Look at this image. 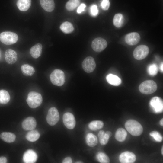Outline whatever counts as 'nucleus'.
Masks as SVG:
<instances>
[{
	"label": "nucleus",
	"mask_w": 163,
	"mask_h": 163,
	"mask_svg": "<svg viewBox=\"0 0 163 163\" xmlns=\"http://www.w3.org/2000/svg\"><path fill=\"white\" fill-rule=\"evenodd\" d=\"M125 126L126 130L133 136H139L142 133L143 129L142 126L136 120H129L126 121Z\"/></svg>",
	"instance_id": "1"
},
{
	"label": "nucleus",
	"mask_w": 163,
	"mask_h": 163,
	"mask_svg": "<svg viewBox=\"0 0 163 163\" xmlns=\"http://www.w3.org/2000/svg\"><path fill=\"white\" fill-rule=\"evenodd\" d=\"M157 86L153 80H147L142 83L139 85L140 92L145 94H149L155 92L157 89Z\"/></svg>",
	"instance_id": "2"
},
{
	"label": "nucleus",
	"mask_w": 163,
	"mask_h": 163,
	"mask_svg": "<svg viewBox=\"0 0 163 163\" xmlns=\"http://www.w3.org/2000/svg\"><path fill=\"white\" fill-rule=\"evenodd\" d=\"M42 100V97L40 93L31 91L28 94L26 101L30 107L34 108L40 105Z\"/></svg>",
	"instance_id": "3"
},
{
	"label": "nucleus",
	"mask_w": 163,
	"mask_h": 163,
	"mask_svg": "<svg viewBox=\"0 0 163 163\" xmlns=\"http://www.w3.org/2000/svg\"><path fill=\"white\" fill-rule=\"evenodd\" d=\"M52 83L54 85L61 86L65 82V75L64 72L59 69L54 70L50 75Z\"/></svg>",
	"instance_id": "4"
},
{
	"label": "nucleus",
	"mask_w": 163,
	"mask_h": 163,
	"mask_svg": "<svg viewBox=\"0 0 163 163\" xmlns=\"http://www.w3.org/2000/svg\"><path fill=\"white\" fill-rule=\"evenodd\" d=\"M18 40V35L15 33L6 31L0 34V40L5 45L14 44Z\"/></svg>",
	"instance_id": "5"
},
{
	"label": "nucleus",
	"mask_w": 163,
	"mask_h": 163,
	"mask_svg": "<svg viewBox=\"0 0 163 163\" xmlns=\"http://www.w3.org/2000/svg\"><path fill=\"white\" fill-rule=\"evenodd\" d=\"M149 52V49L147 46L140 45L137 46L134 50L133 56L136 59L141 60L147 57Z\"/></svg>",
	"instance_id": "6"
},
{
	"label": "nucleus",
	"mask_w": 163,
	"mask_h": 163,
	"mask_svg": "<svg viewBox=\"0 0 163 163\" xmlns=\"http://www.w3.org/2000/svg\"><path fill=\"white\" fill-rule=\"evenodd\" d=\"M59 119V113L57 109L55 107L50 108L46 116V121L48 124L51 126L54 125Z\"/></svg>",
	"instance_id": "7"
},
{
	"label": "nucleus",
	"mask_w": 163,
	"mask_h": 163,
	"mask_svg": "<svg viewBox=\"0 0 163 163\" xmlns=\"http://www.w3.org/2000/svg\"><path fill=\"white\" fill-rule=\"evenodd\" d=\"M149 105L152 110L155 113H158L162 112L163 102L160 97L155 96L152 98L149 102Z\"/></svg>",
	"instance_id": "8"
},
{
	"label": "nucleus",
	"mask_w": 163,
	"mask_h": 163,
	"mask_svg": "<svg viewBox=\"0 0 163 163\" xmlns=\"http://www.w3.org/2000/svg\"><path fill=\"white\" fill-rule=\"evenodd\" d=\"M107 45V41L101 37H97L94 39L91 43V47L93 50L97 52L103 51Z\"/></svg>",
	"instance_id": "9"
},
{
	"label": "nucleus",
	"mask_w": 163,
	"mask_h": 163,
	"mask_svg": "<svg viewBox=\"0 0 163 163\" xmlns=\"http://www.w3.org/2000/svg\"><path fill=\"white\" fill-rule=\"evenodd\" d=\"M82 66L84 70L87 73L93 72L96 67V63L94 59L91 56L87 57L83 61Z\"/></svg>",
	"instance_id": "10"
},
{
	"label": "nucleus",
	"mask_w": 163,
	"mask_h": 163,
	"mask_svg": "<svg viewBox=\"0 0 163 163\" xmlns=\"http://www.w3.org/2000/svg\"><path fill=\"white\" fill-rule=\"evenodd\" d=\"M62 120L65 126L68 129H72L75 127V120L72 113L69 112L66 113L63 115Z\"/></svg>",
	"instance_id": "11"
},
{
	"label": "nucleus",
	"mask_w": 163,
	"mask_h": 163,
	"mask_svg": "<svg viewBox=\"0 0 163 163\" xmlns=\"http://www.w3.org/2000/svg\"><path fill=\"white\" fill-rule=\"evenodd\" d=\"M119 159L121 163H133L136 161V157L133 152L125 151L120 155Z\"/></svg>",
	"instance_id": "12"
},
{
	"label": "nucleus",
	"mask_w": 163,
	"mask_h": 163,
	"mask_svg": "<svg viewBox=\"0 0 163 163\" xmlns=\"http://www.w3.org/2000/svg\"><path fill=\"white\" fill-rule=\"evenodd\" d=\"M140 37L137 32H131L125 36V40L128 45L131 46L137 44L140 41Z\"/></svg>",
	"instance_id": "13"
},
{
	"label": "nucleus",
	"mask_w": 163,
	"mask_h": 163,
	"mask_svg": "<svg viewBox=\"0 0 163 163\" xmlns=\"http://www.w3.org/2000/svg\"><path fill=\"white\" fill-rule=\"evenodd\" d=\"M5 58L8 64H13L17 60V53L14 50L11 49H8L5 51Z\"/></svg>",
	"instance_id": "14"
},
{
	"label": "nucleus",
	"mask_w": 163,
	"mask_h": 163,
	"mask_svg": "<svg viewBox=\"0 0 163 163\" xmlns=\"http://www.w3.org/2000/svg\"><path fill=\"white\" fill-rule=\"evenodd\" d=\"M37 156L33 150L29 149L24 153L23 156V160L24 163H33L37 161Z\"/></svg>",
	"instance_id": "15"
},
{
	"label": "nucleus",
	"mask_w": 163,
	"mask_h": 163,
	"mask_svg": "<svg viewBox=\"0 0 163 163\" xmlns=\"http://www.w3.org/2000/svg\"><path fill=\"white\" fill-rule=\"evenodd\" d=\"M37 125L36 120L35 118L31 117H29L24 120L22 124L23 129L25 130H33L36 127Z\"/></svg>",
	"instance_id": "16"
},
{
	"label": "nucleus",
	"mask_w": 163,
	"mask_h": 163,
	"mask_svg": "<svg viewBox=\"0 0 163 163\" xmlns=\"http://www.w3.org/2000/svg\"><path fill=\"white\" fill-rule=\"evenodd\" d=\"M40 4L42 8L46 11H52L55 8V3L53 0H40Z\"/></svg>",
	"instance_id": "17"
},
{
	"label": "nucleus",
	"mask_w": 163,
	"mask_h": 163,
	"mask_svg": "<svg viewBox=\"0 0 163 163\" xmlns=\"http://www.w3.org/2000/svg\"><path fill=\"white\" fill-rule=\"evenodd\" d=\"M106 79L109 84L114 86L119 85L122 82L121 79L119 77L112 74H108L106 77Z\"/></svg>",
	"instance_id": "18"
},
{
	"label": "nucleus",
	"mask_w": 163,
	"mask_h": 163,
	"mask_svg": "<svg viewBox=\"0 0 163 163\" xmlns=\"http://www.w3.org/2000/svg\"><path fill=\"white\" fill-rule=\"evenodd\" d=\"M42 46L40 43H38L32 46L30 50V53L31 56L34 58L39 57L42 52Z\"/></svg>",
	"instance_id": "19"
},
{
	"label": "nucleus",
	"mask_w": 163,
	"mask_h": 163,
	"mask_svg": "<svg viewBox=\"0 0 163 163\" xmlns=\"http://www.w3.org/2000/svg\"><path fill=\"white\" fill-rule=\"evenodd\" d=\"M31 0H18L17 5L18 9L22 11H26L30 6Z\"/></svg>",
	"instance_id": "20"
},
{
	"label": "nucleus",
	"mask_w": 163,
	"mask_h": 163,
	"mask_svg": "<svg viewBox=\"0 0 163 163\" xmlns=\"http://www.w3.org/2000/svg\"><path fill=\"white\" fill-rule=\"evenodd\" d=\"M1 139L4 142L7 143L14 142L16 139V136L12 133L4 132L0 135Z\"/></svg>",
	"instance_id": "21"
},
{
	"label": "nucleus",
	"mask_w": 163,
	"mask_h": 163,
	"mask_svg": "<svg viewBox=\"0 0 163 163\" xmlns=\"http://www.w3.org/2000/svg\"><path fill=\"white\" fill-rule=\"evenodd\" d=\"M127 134L126 131L124 129L120 128L115 133V138L119 142H123L126 139Z\"/></svg>",
	"instance_id": "22"
},
{
	"label": "nucleus",
	"mask_w": 163,
	"mask_h": 163,
	"mask_svg": "<svg viewBox=\"0 0 163 163\" xmlns=\"http://www.w3.org/2000/svg\"><path fill=\"white\" fill-rule=\"evenodd\" d=\"M21 71L23 74L26 76H31L35 72V69L32 66L28 64H24L21 67Z\"/></svg>",
	"instance_id": "23"
},
{
	"label": "nucleus",
	"mask_w": 163,
	"mask_h": 163,
	"mask_svg": "<svg viewBox=\"0 0 163 163\" xmlns=\"http://www.w3.org/2000/svg\"><path fill=\"white\" fill-rule=\"evenodd\" d=\"M86 141L87 145L93 147L96 145L98 143L96 136L92 133H89L86 135Z\"/></svg>",
	"instance_id": "24"
},
{
	"label": "nucleus",
	"mask_w": 163,
	"mask_h": 163,
	"mask_svg": "<svg viewBox=\"0 0 163 163\" xmlns=\"http://www.w3.org/2000/svg\"><path fill=\"white\" fill-rule=\"evenodd\" d=\"M40 134L36 130H32L29 131L26 134V137L27 140L30 142H34L39 138Z\"/></svg>",
	"instance_id": "25"
},
{
	"label": "nucleus",
	"mask_w": 163,
	"mask_h": 163,
	"mask_svg": "<svg viewBox=\"0 0 163 163\" xmlns=\"http://www.w3.org/2000/svg\"><path fill=\"white\" fill-rule=\"evenodd\" d=\"M60 28L62 31L66 34L72 33L74 30L72 24L68 21H66L62 24Z\"/></svg>",
	"instance_id": "26"
},
{
	"label": "nucleus",
	"mask_w": 163,
	"mask_h": 163,
	"mask_svg": "<svg viewBox=\"0 0 163 163\" xmlns=\"http://www.w3.org/2000/svg\"><path fill=\"white\" fill-rule=\"evenodd\" d=\"M114 25L117 28L121 27L123 23V15L120 13L115 14L113 20Z\"/></svg>",
	"instance_id": "27"
},
{
	"label": "nucleus",
	"mask_w": 163,
	"mask_h": 163,
	"mask_svg": "<svg viewBox=\"0 0 163 163\" xmlns=\"http://www.w3.org/2000/svg\"><path fill=\"white\" fill-rule=\"evenodd\" d=\"M10 96L9 93L6 90H0V104H5L9 101Z\"/></svg>",
	"instance_id": "28"
},
{
	"label": "nucleus",
	"mask_w": 163,
	"mask_h": 163,
	"mask_svg": "<svg viewBox=\"0 0 163 163\" xmlns=\"http://www.w3.org/2000/svg\"><path fill=\"white\" fill-rule=\"evenodd\" d=\"M104 125V123L102 121L100 120H94L89 123L88 127L91 130L95 131L101 129Z\"/></svg>",
	"instance_id": "29"
},
{
	"label": "nucleus",
	"mask_w": 163,
	"mask_h": 163,
	"mask_svg": "<svg viewBox=\"0 0 163 163\" xmlns=\"http://www.w3.org/2000/svg\"><path fill=\"white\" fill-rule=\"evenodd\" d=\"M80 0H69L66 4V8L69 11H72L75 9L79 5Z\"/></svg>",
	"instance_id": "30"
},
{
	"label": "nucleus",
	"mask_w": 163,
	"mask_h": 163,
	"mask_svg": "<svg viewBox=\"0 0 163 163\" xmlns=\"http://www.w3.org/2000/svg\"><path fill=\"white\" fill-rule=\"evenodd\" d=\"M98 135L100 144L102 145H106L109 141L110 136L102 130L99 132Z\"/></svg>",
	"instance_id": "31"
},
{
	"label": "nucleus",
	"mask_w": 163,
	"mask_h": 163,
	"mask_svg": "<svg viewBox=\"0 0 163 163\" xmlns=\"http://www.w3.org/2000/svg\"><path fill=\"white\" fill-rule=\"evenodd\" d=\"M97 160L100 163H108L110 162V159L107 155L104 153L100 152L96 155Z\"/></svg>",
	"instance_id": "32"
},
{
	"label": "nucleus",
	"mask_w": 163,
	"mask_h": 163,
	"mask_svg": "<svg viewBox=\"0 0 163 163\" xmlns=\"http://www.w3.org/2000/svg\"><path fill=\"white\" fill-rule=\"evenodd\" d=\"M158 70V66L155 63L149 65L147 68V72L148 74L152 76L155 75L157 74Z\"/></svg>",
	"instance_id": "33"
},
{
	"label": "nucleus",
	"mask_w": 163,
	"mask_h": 163,
	"mask_svg": "<svg viewBox=\"0 0 163 163\" xmlns=\"http://www.w3.org/2000/svg\"><path fill=\"white\" fill-rule=\"evenodd\" d=\"M150 135L152 137L156 142H161L163 139V137L161 134L158 132L153 131L149 133Z\"/></svg>",
	"instance_id": "34"
},
{
	"label": "nucleus",
	"mask_w": 163,
	"mask_h": 163,
	"mask_svg": "<svg viewBox=\"0 0 163 163\" xmlns=\"http://www.w3.org/2000/svg\"><path fill=\"white\" fill-rule=\"evenodd\" d=\"M89 12L90 15L93 17H96L98 14L99 11L96 5L93 4L90 7Z\"/></svg>",
	"instance_id": "35"
},
{
	"label": "nucleus",
	"mask_w": 163,
	"mask_h": 163,
	"mask_svg": "<svg viewBox=\"0 0 163 163\" xmlns=\"http://www.w3.org/2000/svg\"><path fill=\"white\" fill-rule=\"evenodd\" d=\"M109 0H103L101 3L102 9L104 10H107L110 6Z\"/></svg>",
	"instance_id": "36"
},
{
	"label": "nucleus",
	"mask_w": 163,
	"mask_h": 163,
	"mask_svg": "<svg viewBox=\"0 0 163 163\" xmlns=\"http://www.w3.org/2000/svg\"><path fill=\"white\" fill-rule=\"evenodd\" d=\"M86 5L84 3L81 4L78 7L77 10L78 14H80L84 11Z\"/></svg>",
	"instance_id": "37"
},
{
	"label": "nucleus",
	"mask_w": 163,
	"mask_h": 163,
	"mask_svg": "<svg viewBox=\"0 0 163 163\" xmlns=\"http://www.w3.org/2000/svg\"><path fill=\"white\" fill-rule=\"evenodd\" d=\"M62 162L63 163H72V161L71 158L68 157L64 159Z\"/></svg>",
	"instance_id": "38"
},
{
	"label": "nucleus",
	"mask_w": 163,
	"mask_h": 163,
	"mask_svg": "<svg viewBox=\"0 0 163 163\" xmlns=\"http://www.w3.org/2000/svg\"><path fill=\"white\" fill-rule=\"evenodd\" d=\"M7 162V159L5 157H0V163H6Z\"/></svg>",
	"instance_id": "39"
},
{
	"label": "nucleus",
	"mask_w": 163,
	"mask_h": 163,
	"mask_svg": "<svg viewBox=\"0 0 163 163\" xmlns=\"http://www.w3.org/2000/svg\"><path fill=\"white\" fill-rule=\"evenodd\" d=\"M110 137L112 135V133L110 131H107L105 132Z\"/></svg>",
	"instance_id": "40"
},
{
	"label": "nucleus",
	"mask_w": 163,
	"mask_h": 163,
	"mask_svg": "<svg viewBox=\"0 0 163 163\" xmlns=\"http://www.w3.org/2000/svg\"><path fill=\"white\" fill-rule=\"evenodd\" d=\"M160 125L163 126V118L161 119L160 121Z\"/></svg>",
	"instance_id": "41"
},
{
	"label": "nucleus",
	"mask_w": 163,
	"mask_h": 163,
	"mask_svg": "<svg viewBox=\"0 0 163 163\" xmlns=\"http://www.w3.org/2000/svg\"><path fill=\"white\" fill-rule=\"evenodd\" d=\"M163 63H162L161 66H160V70L161 71V72H163Z\"/></svg>",
	"instance_id": "42"
},
{
	"label": "nucleus",
	"mask_w": 163,
	"mask_h": 163,
	"mask_svg": "<svg viewBox=\"0 0 163 163\" xmlns=\"http://www.w3.org/2000/svg\"><path fill=\"white\" fill-rule=\"evenodd\" d=\"M161 153L162 155H163V146L162 147L161 149Z\"/></svg>",
	"instance_id": "43"
},
{
	"label": "nucleus",
	"mask_w": 163,
	"mask_h": 163,
	"mask_svg": "<svg viewBox=\"0 0 163 163\" xmlns=\"http://www.w3.org/2000/svg\"><path fill=\"white\" fill-rule=\"evenodd\" d=\"M79 162H76V163H82V162H80V161H78Z\"/></svg>",
	"instance_id": "44"
}]
</instances>
